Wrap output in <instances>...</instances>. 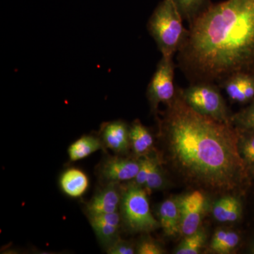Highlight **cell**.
Masks as SVG:
<instances>
[{
    "label": "cell",
    "instance_id": "11",
    "mask_svg": "<svg viewBox=\"0 0 254 254\" xmlns=\"http://www.w3.org/2000/svg\"><path fill=\"white\" fill-rule=\"evenodd\" d=\"M90 224L102 245L108 248L118 240L121 216L118 212L88 215Z\"/></svg>",
    "mask_w": 254,
    "mask_h": 254
},
{
    "label": "cell",
    "instance_id": "25",
    "mask_svg": "<svg viewBox=\"0 0 254 254\" xmlns=\"http://www.w3.org/2000/svg\"><path fill=\"white\" fill-rule=\"evenodd\" d=\"M165 253L161 245L150 239H144L136 247V254H163Z\"/></svg>",
    "mask_w": 254,
    "mask_h": 254
},
{
    "label": "cell",
    "instance_id": "28",
    "mask_svg": "<svg viewBox=\"0 0 254 254\" xmlns=\"http://www.w3.org/2000/svg\"><path fill=\"white\" fill-rule=\"evenodd\" d=\"M251 253H252V254H254V244H253V245H252V246H251Z\"/></svg>",
    "mask_w": 254,
    "mask_h": 254
},
{
    "label": "cell",
    "instance_id": "1",
    "mask_svg": "<svg viewBox=\"0 0 254 254\" xmlns=\"http://www.w3.org/2000/svg\"><path fill=\"white\" fill-rule=\"evenodd\" d=\"M167 105L160 131L173 168L190 185L213 193L235 191L247 178L240 134L232 123L197 113L180 89Z\"/></svg>",
    "mask_w": 254,
    "mask_h": 254
},
{
    "label": "cell",
    "instance_id": "24",
    "mask_svg": "<svg viewBox=\"0 0 254 254\" xmlns=\"http://www.w3.org/2000/svg\"><path fill=\"white\" fill-rule=\"evenodd\" d=\"M106 252L109 254H133L136 253V247L131 242L118 239L106 249Z\"/></svg>",
    "mask_w": 254,
    "mask_h": 254
},
{
    "label": "cell",
    "instance_id": "16",
    "mask_svg": "<svg viewBox=\"0 0 254 254\" xmlns=\"http://www.w3.org/2000/svg\"><path fill=\"white\" fill-rule=\"evenodd\" d=\"M103 142L93 136H83L71 143L68 148V158L76 162L87 158L101 149Z\"/></svg>",
    "mask_w": 254,
    "mask_h": 254
},
{
    "label": "cell",
    "instance_id": "17",
    "mask_svg": "<svg viewBox=\"0 0 254 254\" xmlns=\"http://www.w3.org/2000/svg\"><path fill=\"white\" fill-rule=\"evenodd\" d=\"M173 1L183 19L189 24L212 4L210 0H173Z\"/></svg>",
    "mask_w": 254,
    "mask_h": 254
},
{
    "label": "cell",
    "instance_id": "5",
    "mask_svg": "<svg viewBox=\"0 0 254 254\" xmlns=\"http://www.w3.org/2000/svg\"><path fill=\"white\" fill-rule=\"evenodd\" d=\"M218 86L213 83L199 82L179 89L187 105L197 113L218 121L231 123L232 115Z\"/></svg>",
    "mask_w": 254,
    "mask_h": 254
},
{
    "label": "cell",
    "instance_id": "22",
    "mask_svg": "<svg viewBox=\"0 0 254 254\" xmlns=\"http://www.w3.org/2000/svg\"><path fill=\"white\" fill-rule=\"evenodd\" d=\"M236 198L237 197L234 196V195L228 194L219 198L213 205L214 218L218 220V222H225L227 214Z\"/></svg>",
    "mask_w": 254,
    "mask_h": 254
},
{
    "label": "cell",
    "instance_id": "7",
    "mask_svg": "<svg viewBox=\"0 0 254 254\" xmlns=\"http://www.w3.org/2000/svg\"><path fill=\"white\" fill-rule=\"evenodd\" d=\"M181 212V234L185 237L199 230L205 212V195L201 190H193L179 198Z\"/></svg>",
    "mask_w": 254,
    "mask_h": 254
},
{
    "label": "cell",
    "instance_id": "6",
    "mask_svg": "<svg viewBox=\"0 0 254 254\" xmlns=\"http://www.w3.org/2000/svg\"><path fill=\"white\" fill-rule=\"evenodd\" d=\"M174 57L162 56L152 76L147 97L150 108L156 113L160 103L168 104L175 98L177 88L175 86V64Z\"/></svg>",
    "mask_w": 254,
    "mask_h": 254
},
{
    "label": "cell",
    "instance_id": "10",
    "mask_svg": "<svg viewBox=\"0 0 254 254\" xmlns=\"http://www.w3.org/2000/svg\"><path fill=\"white\" fill-rule=\"evenodd\" d=\"M117 184V182H110L92 198L86 205L88 215L118 212L123 193Z\"/></svg>",
    "mask_w": 254,
    "mask_h": 254
},
{
    "label": "cell",
    "instance_id": "4",
    "mask_svg": "<svg viewBox=\"0 0 254 254\" xmlns=\"http://www.w3.org/2000/svg\"><path fill=\"white\" fill-rule=\"evenodd\" d=\"M148 193L144 188L137 185H129L122 195L121 216L130 232H150L160 227L150 210Z\"/></svg>",
    "mask_w": 254,
    "mask_h": 254
},
{
    "label": "cell",
    "instance_id": "26",
    "mask_svg": "<svg viewBox=\"0 0 254 254\" xmlns=\"http://www.w3.org/2000/svg\"><path fill=\"white\" fill-rule=\"evenodd\" d=\"M154 158L146 157V158L141 160V166H140L138 174L133 180H134V182H133L134 185L143 187V188L144 187L147 177H148V173H149L150 169L151 168Z\"/></svg>",
    "mask_w": 254,
    "mask_h": 254
},
{
    "label": "cell",
    "instance_id": "13",
    "mask_svg": "<svg viewBox=\"0 0 254 254\" xmlns=\"http://www.w3.org/2000/svg\"><path fill=\"white\" fill-rule=\"evenodd\" d=\"M158 218L160 227L167 237H174L181 234V212L179 198L172 197L159 206Z\"/></svg>",
    "mask_w": 254,
    "mask_h": 254
},
{
    "label": "cell",
    "instance_id": "21",
    "mask_svg": "<svg viewBox=\"0 0 254 254\" xmlns=\"http://www.w3.org/2000/svg\"><path fill=\"white\" fill-rule=\"evenodd\" d=\"M240 132L239 148L241 156L247 166L254 165V133Z\"/></svg>",
    "mask_w": 254,
    "mask_h": 254
},
{
    "label": "cell",
    "instance_id": "14",
    "mask_svg": "<svg viewBox=\"0 0 254 254\" xmlns=\"http://www.w3.org/2000/svg\"><path fill=\"white\" fill-rule=\"evenodd\" d=\"M60 185L64 193L71 198H78L86 193L89 187L86 174L77 168H70L61 175Z\"/></svg>",
    "mask_w": 254,
    "mask_h": 254
},
{
    "label": "cell",
    "instance_id": "8",
    "mask_svg": "<svg viewBox=\"0 0 254 254\" xmlns=\"http://www.w3.org/2000/svg\"><path fill=\"white\" fill-rule=\"evenodd\" d=\"M140 166L141 160L113 157L105 160L100 169V173L107 181L118 183L134 180Z\"/></svg>",
    "mask_w": 254,
    "mask_h": 254
},
{
    "label": "cell",
    "instance_id": "23",
    "mask_svg": "<svg viewBox=\"0 0 254 254\" xmlns=\"http://www.w3.org/2000/svg\"><path fill=\"white\" fill-rule=\"evenodd\" d=\"M240 242V237L237 232L234 231L227 232V236L221 244L214 251L215 253L227 254L231 253L232 251L238 246Z\"/></svg>",
    "mask_w": 254,
    "mask_h": 254
},
{
    "label": "cell",
    "instance_id": "12",
    "mask_svg": "<svg viewBox=\"0 0 254 254\" xmlns=\"http://www.w3.org/2000/svg\"><path fill=\"white\" fill-rule=\"evenodd\" d=\"M102 142L117 153H126L130 145L129 128L123 121L105 124L102 128Z\"/></svg>",
    "mask_w": 254,
    "mask_h": 254
},
{
    "label": "cell",
    "instance_id": "18",
    "mask_svg": "<svg viewBox=\"0 0 254 254\" xmlns=\"http://www.w3.org/2000/svg\"><path fill=\"white\" fill-rule=\"evenodd\" d=\"M206 234L204 230L199 229L194 233L185 237L183 242L175 250L176 254H198L204 247Z\"/></svg>",
    "mask_w": 254,
    "mask_h": 254
},
{
    "label": "cell",
    "instance_id": "3",
    "mask_svg": "<svg viewBox=\"0 0 254 254\" xmlns=\"http://www.w3.org/2000/svg\"><path fill=\"white\" fill-rule=\"evenodd\" d=\"M173 0H163L155 8L148 27L162 56L174 57L186 39L188 29Z\"/></svg>",
    "mask_w": 254,
    "mask_h": 254
},
{
    "label": "cell",
    "instance_id": "2",
    "mask_svg": "<svg viewBox=\"0 0 254 254\" xmlns=\"http://www.w3.org/2000/svg\"><path fill=\"white\" fill-rule=\"evenodd\" d=\"M189 25L177 64L190 83L254 73V0L212 4Z\"/></svg>",
    "mask_w": 254,
    "mask_h": 254
},
{
    "label": "cell",
    "instance_id": "20",
    "mask_svg": "<svg viewBox=\"0 0 254 254\" xmlns=\"http://www.w3.org/2000/svg\"><path fill=\"white\" fill-rule=\"evenodd\" d=\"M164 184L165 177L161 167L158 160L154 158L143 188L146 190L147 193L150 194L153 190H160L164 186Z\"/></svg>",
    "mask_w": 254,
    "mask_h": 254
},
{
    "label": "cell",
    "instance_id": "19",
    "mask_svg": "<svg viewBox=\"0 0 254 254\" xmlns=\"http://www.w3.org/2000/svg\"><path fill=\"white\" fill-rule=\"evenodd\" d=\"M231 123L239 131L254 133V99L247 108L232 115Z\"/></svg>",
    "mask_w": 254,
    "mask_h": 254
},
{
    "label": "cell",
    "instance_id": "15",
    "mask_svg": "<svg viewBox=\"0 0 254 254\" xmlns=\"http://www.w3.org/2000/svg\"><path fill=\"white\" fill-rule=\"evenodd\" d=\"M130 145L137 155L147 154L153 145V138L149 130L136 120L129 128Z\"/></svg>",
    "mask_w": 254,
    "mask_h": 254
},
{
    "label": "cell",
    "instance_id": "27",
    "mask_svg": "<svg viewBox=\"0 0 254 254\" xmlns=\"http://www.w3.org/2000/svg\"><path fill=\"white\" fill-rule=\"evenodd\" d=\"M227 232H228V230H218L215 232L210 245V250L213 251V252L214 251L216 250L217 247L222 243V241L225 240L227 236Z\"/></svg>",
    "mask_w": 254,
    "mask_h": 254
},
{
    "label": "cell",
    "instance_id": "9",
    "mask_svg": "<svg viewBox=\"0 0 254 254\" xmlns=\"http://www.w3.org/2000/svg\"><path fill=\"white\" fill-rule=\"evenodd\" d=\"M225 89L230 100L245 103L254 99V73H237L218 85Z\"/></svg>",
    "mask_w": 254,
    "mask_h": 254
}]
</instances>
